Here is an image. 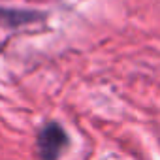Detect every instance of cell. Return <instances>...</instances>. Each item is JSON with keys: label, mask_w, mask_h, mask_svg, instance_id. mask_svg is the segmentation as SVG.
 <instances>
[{"label": "cell", "mask_w": 160, "mask_h": 160, "mask_svg": "<svg viewBox=\"0 0 160 160\" xmlns=\"http://www.w3.org/2000/svg\"><path fill=\"white\" fill-rule=\"evenodd\" d=\"M32 15L28 13H23V12H8V10H0V21L4 23H10V25H15V23H23L27 19H30Z\"/></svg>", "instance_id": "7a4b0ae2"}, {"label": "cell", "mask_w": 160, "mask_h": 160, "mask_svg": "<svg viewBox=\"0 0 160 160\" xmlns=\"http://www.w3.org/2000/svg\"><path fill=\"white\" fill-rule=\"evenodd\" d=\"M68 145V138L58 124H47L38 136V152L40 160H57L58 154Z\"/></svg>", "instance_id": "6da1fadb"}]
</instances>
